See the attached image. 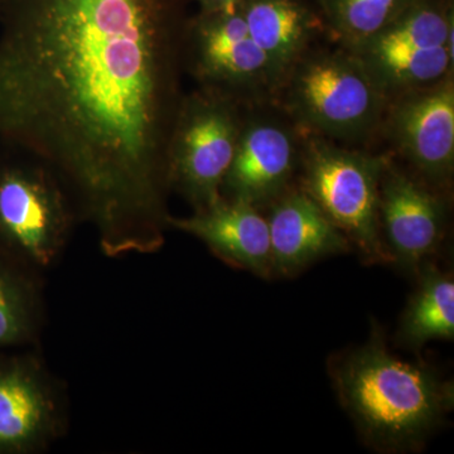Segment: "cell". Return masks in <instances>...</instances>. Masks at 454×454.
Instances as JSON below:
<instances>
[{"label": "cell", "mask_w": 454, "mask_h": 454, "mask_svg": "<svg viewBox=\"0 0 454 454\" xmlns=\"http://www.w3.org/2000/svg\"><path fill=\"white\" fill-rule=\"evenodd\" d=\"M184 0H0V140L46 164L112 254L162 244Z\"/></svg>", "instance_id": "6da1fadb"}, {"label": "cell", "mask_w": 454, "mask_h": 454, "mask_svg": "<svg viewBox=\"0 0 454 454\" xmlns=\"http://www.w3.org/2000/svg\"><path fill=\"white\" fill-rule=\"evenodd\" d=\"M331 375L358 432L387 452L418 450L453 406V385L391 354L380 333L334 358Z\"/></svg>", "instance_id": "7a4b0ae2"}, {"label": "cell", "mask_w": 454, "mask_h": 454, "mask_svg": "<svg viewBox=\"0 0 454 454\" xmlns=\"http://www.w3.org/2000/svg\"><path fill=\"white\" fill-rule=\"evenodd\" d=\"M307 51L278 83L273 104L301 133L349 146L380 133L389 98L352 51Z\"/></svg>", "instance_id": "3957f363"}, {"label": "cell", "mask_w": 454, "mask_h": 454, "mask_svg": "<svg viewBox=\"0 0 454 454\" xmlns=\"http://www.w3.org/2000/svg\"><path fill=\"white\" fill-rule=\"evenodd\" d=\"M387 155L301 133V188L369 264L393 262L379 225V186Z\"/></svg>", "instance_id": "277c9868"}, {"label": "cell", "mask_w": 454, "mask_h": 454, "mask_svg": "<svg viewBox=\"0 0 454 454\" xmlns=\"http://www.w3.org/2000/svg\"><path fill=\"white\" fill-rule=\"evenodd\" d=\"M4 146L0 153V243L41 267L67 241L77 212L46 164Z\"/></svg>", "instance_id": "5b68a950"}, {"label": "cell", "mask_w": 454, "mask_h": 454, "mask_svg": "<svg viewBox=\"0 0 454 454\" xmlns=\"http://www.w3.org/2000/svg\"><path fill=\"white\" fill-rule=\"evenodd\" d=\"M247 109L201 88L182 98L169 145V187L178 191L195 211L220 199Z\"/></svg>", "instance_id": "8992f818"}, {"label": "cell", "mask_w": 454, "mask_h": 454, "mask_svg": "<svg viewBox=\"0 0 454 454\" xmlns=\"http://www.w3.org/2000/svg\"><path fill=\"white\" fill-rule=\"evenodd\" d=\"M387 98L453 74V16L432 0H415L390 25L349 50Z\"/></svg>", "instance_id": "52a82bcc"}, {"label": "cell", "mask_w": 454, "mask_h": 454, "mask_svg": "<svg viewBox=\"0 0 454 454\" xmlns=\"http://www.w3.org/2000/svg\"><path fill=\"white\" fill-rule=\"evenodd\" d=\"M240 4L201 9L188 20L186 74L197 88L217 92L245 107L273 103L276 77L250 35Z\"/></svg>", "instance_id": "ba28073f"}, {"label": "cell", "mask_w": 454, "mask_h": 454, "mask_svg": "<svg viewBox=\"0 0 454 454\" xmlns=\"http://www.w3.org/2000/svg\"><path fill=\"white\" fill-rule=\"evenodd\" d=\"M415 177L441 191L454 170L453 74L389 98L380 133Z\"/></svg>", "instance_id": "9c48e42d"}, {"label": "cell", "mask_w": 454, "mask_h": 454, "mask_svg": "<svg viewBox=\"0 0 454 454\" xmlns=\"http://www.w3.org/2000/svg\"><path fill=\"white\" fill-rule=\"evenodd\" d=\"M301 131L273 103L247 107L221 196L265 207L300 170Z\"/></svg>", "instance_id": "30bf717a"}, {"label": "cell", "mask_w": 454, "mask_h": 454, "mask_svg": "<svg viewBox=\"0 0 454 454\" xmlns=\"http://www.w3.org/2000/svg\"><path fill=\"white\" fill-rule=\"evenodd\" d=\"M379 225L393 262L418 270L443 240L446 202L439 191L387 157L379 186Z\"/></svg>", "instance_id": "8fae6325"}, {"label": "cell", "mask_w": 454, "mask_h": 454, "mask_svg": "<svg viewBox=\"0 0 454 454\" xmlns=\"http://www.w3.org/2000/svg\"><path fill=\"white\" fill-rule=\"evenodd\" d=\"M271 271L293 276L317 260L345 253L351 243L301 187H291L269 205Z\"/></svg>", "instance_id": "7c38bea8"}, {"label": "cell", "mask_w": 454, "mask_h": 454, "mask_svg": "<svg viewBox=\"0 0 454 454\" xmlns=\"http://www.w3.org/2000/svg\"><path fill=\"white\" fill-rule=\"evenodd\" d=\"M167 226L196 236L230 264L262 278L273 274L268 220L250 203L221 196L186 219L169 215Z\"/></svg>", "instance_id": "4fadbf2b"}, {"label": "cell", "mask_w": 454, "mask_h": 454, "mask_svg": "<svg viewBox=\"0 0 454 454\" xmlns=\"http://www.w3.org/2000/svg\"><path fill=\"white\" fill-rule=\"evenodd\" d=\"M55 396L31 364L0 365V453L41 446L56 427Z\"/></svg>", "instance_id": "5bb4252c"}, {"label": "cell", "mask_w": 454, "mask_h": 454, "mask_svg": "<svg viewBox=\"0 0 454 454\" xmlns=\"http://www.w3.org/2000/svg\"><path fill=\"white\" fill-rule=\"evenodd\" d=\"M240 8L250 35L271 66L277 86L327 29L300 0H243Z\"/></svg>", "instance_id": "9a60e30c"}, {"label": "cell", "mask_w": 454, "mask_h": 454, "mask_svg": "<svg viewBox=\"0 0 454 454\" xmlns=\"http://www.w3.org/2000/svg\"><path fill=\"white\" fill-rule=\"evenodd\" d=\"M419 279L406 307L397 340L409 348L420 349L433 340H453L454 280L428 262L419 269Z\"/></svg>", "instance_id": "2e32d148"}, {"label": "cell", "mask_w": 454, "mask_h": 454, "mask_svg": "<svg viewBox=\"0 0 454 454\" xmlns=\"http://www.w3.org/2000/svg\"><path fill=\"white\" fill-rule=\"evenodd\" d=\"M415 0H324L325 23L334 42L357 49L390 25Z\"/></svg>", "instance_id": "e0dca14e"}, {"label": "cell", "mask_w": 454, "mask_h": 454, "mask_svg": "<svg viewBox=\"0 0 454 454\" xmlns=\"http://www.w3.org/2000/svg\"><path fill=\"white\" fill-rule=\"evenodd\" d=\"M35 309L31 286L0 262V348L16 345L31 334Z\"/></svg>", "instance_id": "ac0fdd59"}, {"label": "cell", "mask_w": 454, "mask_h": 454, "mask_svg": "<svg viewBox=\"0 0 454 454\" xmlns=\"http://www.w3.org/2000/svg\"><path fill=\"white\" fill-rule=\"evenodd\" d=\"M201 5L203 11H208V9H219L232 7V5L240 4L243 0H197Z\"/></svg>", "instance_id": "d6986e66"}]
</instances>
